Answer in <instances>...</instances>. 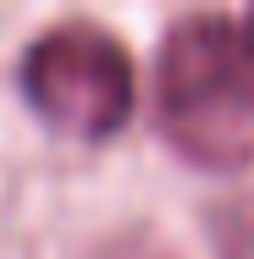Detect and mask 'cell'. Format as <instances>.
Listing matches in <instances>:
<instances>
[{
	"instance_id": "obj_1",
	"label": "cell",
	"mask_w": 254,
	"mask_h": 259,
	"mask_svg": "<svg viewBox=\"0 0 254 259\" xmlns=\"http://www.w3.org/2000/svg\"><path fill=\"white\" fill-rule=\"evenodd\" d=\"M155 121L166 144L204 171L254 160V55L221 11L177 17L155 55Z\"/></svg>"
},
{
	"instance_id": "obj_2",
	"label": "cell",
	"mask_w": 254,
	"mask_h": 259,
	"mask_svg": "<svg viewBox=\"0 0 254 259\" xmlns=\"http://www.w3.org/2000/svg\"><path fill=\"white\" fill-rule=\"evenodd\" d=\"M22 94L50 121L55 133L72 138H111L133 116V55L122 39L89 22H50L22 50Z\"/></svg>"
},
{
	"instance_id": "obj_3",
	"label": "cell",
	"mask_w": 254,
	"mask_h": 259,
	"mask_svg": "<svg viewBox=\"0 0 254 259\" xmlns=\"http://www.w3.org/2000/svg\"><path fill=\"white\" fill-rule=\"evenodd\" d=\"M94 259H177L155 232H122V237H111Z\"/></svg>"
},
{
	"instance_id": "obj_4",
	"label": "cell",
	"mask_w": 254,
	"mask_h": 259,
	"mask_svg": "<svg viewBox=\"0 0 254 259\" xmlns=\"http://www.w3.org/2000/svg\"><path fill=\"white\" fill-rule=\"evenodd\" d=\"M249 55H254V17H249Z\"/></svg>"
}]
</instances>
